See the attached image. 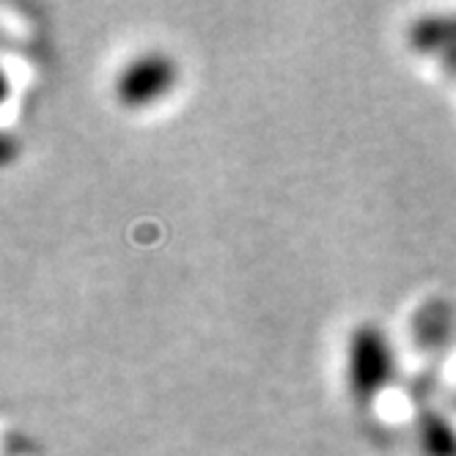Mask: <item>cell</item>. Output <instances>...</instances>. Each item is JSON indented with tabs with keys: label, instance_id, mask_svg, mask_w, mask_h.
Listing matches in <instances>:
<instances>
[{
	"label": "cell",
	"instance_id": "cell-4",
	"mask_svg": "<svg viewBox=\"0 0 456 456\" xmlns=\"http://www.w3.org/2000/svg\"><path fill=\"white\" fill-rule=\"evenodd\" d=\"M415 437L423 456H456V427L437 410L418 415Z\"/></svg>",
	"mask_w": 456,
	"mask_h": 456
},
{
	"label": "cell",
	"instance_id": "cell-2",
	"mask_svg": "<svg viewBox=\"0 0 456 456\" xmlns=\"http://www.w3.org/2000/svg\"><path fill=\"white\" fill-rule=\"evenodd\" d=\"M179 86V63L166 50H141L113 80L116 102L126 110H149L166 102Z\"/></svg>",
	"mask_w": 456,
	"mask_h": 456
},
{
	"label": "cell",
	"instance_id": "cell-1",
	"mask_svg": "<svg viewBox=\"0 0 456 456\" xmlns=\"http://www.w3.org/2000/svg\"><path fill=\"white\" fill-rule=\"evenodd\" d=\"M344 377L354 402L371 404L396 377V352L379 324H357L346 338Z\"/></svg>",
	"mask_w": 456,
	"mask_h": 456
},
{
	"label": "cell",
	"instance_id": "cell-3",
	"mask_svg": "<svg viewBox=\"0 0 456 456\" xmlns=\"http://www.w3.org/2000/svg\"><path fill=\"white\" fill-rule=\"evenodd\" d=\"M407 42L415 53L435 58L440 69L456 80V14H432L412 20Z\"/></svg>",
	"mask_w": 456,
	"mask_h": 456
}]
</instances>
